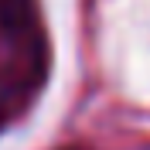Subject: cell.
Wrapping results in <instances>:
<instances>
[{
    "mask_svg": "<svg viewBox=\"0 0 150 150\" xmlns=\"http://www.w3.org/2000/svg\"><path fill=\"white\" fill-rule=\"evenodd\" d=\"M68 150H85V147H68Z\"/></svg>",
    "mask_w": 150,
    "mask_h": 150,
    "instance_id": "6da1fadb",
    "label": "cell"
}]
</instances>
